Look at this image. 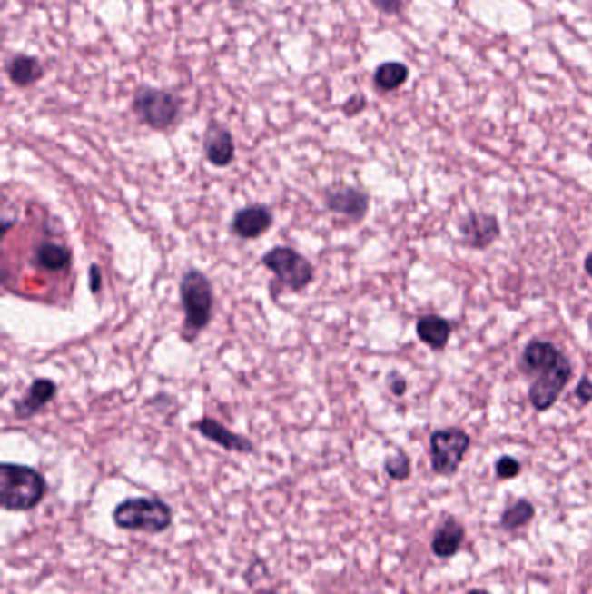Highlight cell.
<instances>
[{"label": "cell", "mask_w": 592, "mask_h": 594, "mask_svg": "<svg viewBox=\"0 0 592 594\" xmlns=\"http://www.w3.org/2000/svg\"><path fill=\"white\" fill-rule=\"evenodd\" d=\"M47 494L45 476L35 468L2 462L0 464V506L5 511L26 513L39 506Z\"/></svg>", "instance_id": "6da1fadb"}, {"label": "cell", "mask_w": 592, "mask_h": 594, "mask_svg": "<svg viewBox=\"0 0 592 594\" xmlns=\"http://www.w3.org/2000/svg\"><path fill=\"white\" fill-rule=\"evenodd\" d=\"M179 296L184 312L183 337L186 342L197 341L212 320L214 312V289L209 277L198 268L184 272L179 282Z\"/></svg>", "instance_id": "7a4b0ae2"}, {"label": "cell", "mask_w": 592, "mask_h": 594, "mask_svg": "<svg viewBox=\"0 0 592 594\" xmlns=\"http://www.w3.org/2000/svg\"><path fill=\"white\" fill-rule=\"evenodd\" d=\"M173 510L160 497H129L113 510V521L122 530L162 534L173 525Z\"/></svg>", "instance_id": "3957f363"}, {"label": "cell", "mask_w": 592, "mask_h": 594, "mask_svg": "<svg viewBox=\"0 0 592 594\" xmlns=\"http://www.w3.org/2000/svg\"><path fill=\"white\" fill-rule=\"evenodd\" d=\"M133 112L153 131L173 127L181 114V99L163 89L141 85L133 98Z\"/></svg>", "instance_id": "277c9868"}, {"label": "cell", "mask_w": 592, "mask_h": 594, "mask_svg": "<svg viewBox=\"0 0 592 594\" xmlns=\"http://www.w3.org/2000/svg\"><path fill=\"white\" fill-rule=\"evenodd\" d=\"M261 261L292 292L304 291L315 278L313 264L292 247H273Z\"/></svg>", "instance_id": "5b68a950"}, {"label": "cell", "mask_w": 592, "mask_h": 594, "mask_svg": "<svg viewBox=\"0 0 592 594\" xmlns=\"http://www.w3.org/2000/svg\"><path fill=\"white\" fill-rule=\"evenodd\" d=\"M471 438L457 428L438 430L431 435V466L436 475L452 476L459 470Z\"/></svg>", "instance_id": "8992f818"}, {"label": "cell", "mask_w": 592, "mask_h": 594, "mask_svg": "<svg viewBox=\"0 0 592 594\" xmlns=\"http://www.w3.org/2000/svg\"><path fill=\"white\" fill-rule=\"evenodd\" d=\"M572 377V363L570 360L561 355L553 367L540 372L537 381L530 386V401L533 409L544 412L551 409L561 391L567 388Z\"/></svg>", "instance_id": "52a82bcc"}, {"label": "cell", "mask_w": 592, "mask_h": 594, "mask_svg": "<svg viewBox=\"0 0 592 594\" xmlns=\"http://www.w3.org/2000/svg\"><path fill=\"white\" fill-rule=\"evenodd\" d=\"M325 207L334 213L346 218L351 219L353 223H358L365 218L369 213V195L353 186H339V188H331L325 192Z\"/></svg>", "instance_id": "ba28073f"}, {"label": "cell", "mask_w": 592, "mask_h": 594, "mask_svg": "<svg viewBox=\"0 0 592 594\" xmlns=\"http://www.w3.org/2000/svg\"><path fill=\"white\" fill-rule=\"evenodd\" d=\"M72 249L66 243L45 238L34 247L30 264L39 272L56 275L66 273L72 268Z\"/></svg>", "instance_id": "9c48e42d"}, {"label": "cell", "mask_w": 592, "mask_h": 594, "mask_svg": "<svg viewBox=\"0 0 592 594\" xmlns=\"http://www.w3.org/2000/svg\"><path fill=\"white\" fill-rule=\"evenodd\" d=\"M273 226V213L262 203H252L238 209L232 219V232L242 240L262 237Z\"/></svg>", "instance_id": "30bf717a"}, {"label": "cell", "mask_w": 592, "mask_h": 594, "mask_svg": "<svg viewBox=\"0 0 592 594\" xmlns=\"http://www.w3.org/2000/svg\"><path fill=\"white\" fill-rule=\"evenodd\" d=\"M58 393V384L53 379L47 377H37L30 384L26 395L13 401V412L18 421H28L37 416L44 411L45 405H49Z\"/></svg>", "instance_id": "8fae6325"}, {"label": "cell", "mask_w": 592, "mask_h": 594, "mask_svg": "<svg viewBox=\"0 0 592 594\" xmlns=\"http://www.w3.org/2000/svg\"><path fill=\"white\" fill-rule=\"evenodd\" d=\"M205 159L214 167H228L235 160L233 134L219 122H211L203 134Z\"/></svg>", "instance_id": "7c38bea8"}, {"label": "cell", "mask_w": 592, "mask_h": 594, "mask_svg": "<svg viewBox=\"0 0 592 594\" xmlns=\"http://www.w3.org/2000/svg\"><path fill=\"white\" fill-rule=\"evenodd\" d=\"M193 430H197L200 435L211 441H214L219 447H222L228 452H238V454H252L254 443L247 440L245 436L237 435L226 426H222L219 421L212 417H202L197 422L192 424Z\"/></svg>", "instance_id": "4fadbf2b"}, {"label": "cell", "mask_w": 592, "mask_h": 594, "mask_svg": "<svg viewBox=\"0 0 592 594\" xmlns=\"http://www.w3.org/2000/svg\"><path fill=\"white\" fill-rule=\"evenodd\" d=\"M460 233L469 247L485 249L500 235L498 219L492 214L473 213L460 223Z\"/></svg>", "instance_id": "5bb4252c"}, {"label": "cell", "mask_w": 592, "mask_h": 594, "mask_svg": "<svg viewBox=\"0 0 592 594\" xmlns=\"http://www.w3.org/2000/svg\"><path fill=\"white\" fill-rule=\"evenodd\" d=\"M5 74L16 87H28L44 77V66L35 56L15 54L5 63Z\"/></svg>", "instance_id": "9a60e30c"}, {"label": "cell", "mask_w": 592, "mask_h": 594, "mask_svg": "<svg viewBox=\"0 0 592 594\" xmlns=\"http://www.w3.org/2000/svg\"><path fill=\"white\" fill-rule=\"evenodd\" d=\"M464 535H466L464 527L457 520H454V518H449L436 530L435 537H433V542H431L433 555L438 556V558H443V559L457 555V551L462 546Z\"/></svg>", "instance_id": "2e32d148"}, {"label": "cell", "mask_w": 592, "mask_h": 594, "mask_svg": "<svg viewBox=\"0 0 592 594\" xmlns=\"http://www.w3.org/2000/svg\"><path fill=\"white\" fill-rule=\"evenodd\" d=\"M563 353H559L554 344L548 341H532L523 353V365L528 372H544L546 369L553 367Z\"/></svg>", "instance_id": "e0dca14e"}, {"label": "cell", "mask_w": 592, "mask_h": 594, "mask_svg": "<svg viewBox=\"0 0 592 594\" xmlns=\"http://www.w3.org/2000/svg\"><path fill=\"white\" fill-rule=\"evenodd\" d=\"M450 332H452V327L445 318L428 315V317L419 318V322H417L419 339L436 350L443 348L449 342Z\"/></svg>", "instance_id": "ac0fdd59"}, {"label": "cell", "mask_w": 592, "mask_h": 594, "mask_svg": "<svg viewBox=\"0 0 592 594\" xmlns=\"http://www.w3.org/2000/svg\"><path fill=\"white\" fill-rule=\"evenodd\" d=\"M409 79V68L403 63L388 61L377 66L374 74L375 85L380 91H395Z\"/></svg>", "instance_id": "d6986e66"}, {"label": "cell", "mask_w": 592, "mask_h": 594, "mask_svg": "<svg viewBox=\"0 0 592 594\" xmlns=\"http://www.w3.org/2000/svg\"><path fill=\"white\" fill-rule=\"evenodd\" d=\"M535 516V508L532 502L527 499H521L514 502L511 508H508L500 516V525L504 530H518L525 525H528Z\"/></svg>", "instance_id": "ffe728a7"}, {"label": "cell", "mask_w": 592, "mask_h": 594, "mask_svg": "<svg viewBox=\"0 0 592 594\" xmlns=\"http://www.w3.org/2000/svg\"><path fill=\"white\" fill-rule=\"evenodd\" d=\"M384 470L390 478H393L396 481H405L409 480V476L412 473V462L405 452H398L396 456L388 457L384 462Z\"/></svg>", "instance_id": "44dd1931"}, {"label": "cell", "mask_w": 592, "mask_h": 594, "mask_svg": "<svg viewBox=\"0 0 592 594\" xmlns=\"http://www.w3.org/2000/svg\"><path fill=\"white\" fill-rule=\"evenodd\" d=\"M495 473L500 480H511L521 473V464L519 460H516L514 457L504 456L500 457L495 462Z\"/></svg>", "instance_id": "7402d4cb"}, {"label": "cell", "mask_w": 592, "mask_h": 594, "mask_svg": "<svg viewBox=\"0 0 592 594\" xmlns=\"http://www.w3.org/2000/svg\"><path fill=\"white\" fill-rule=\"evenodd\" d=\"M365 106H367V98L358 93L342 104V112H344L346 117H355V115L365 110Z\"/></svg>", "instance_id": "603a6c76"}, {"label": "cell", "mask_w": 592, "mask_h": 594, "mask_svg": "<svg viewBox=\"0 0 592 594\" xmlns=\"http://www.w3.org/2000/svg\"><path fill=\"white\" fill-rule=\"evenodd\" d=\"M575 395L580 400V403H589L592 401V381L587 379V377H582V381L578 382L577 390H575Z\"/></svg>", "instance_id": "cb8c5ba5"}, {"label": "cell", "mask_w": 592, "mask_h": 594, "mask_svg": "<svg viewBox=\"0 0 592 594\" xmlns=\"http://www.w3.org/2000/svg\"><path fill=\"white\" fill-rule=\"evenodd\" d=\"M375 7L386 15H395L401 9L400 0H374Z\"/></svg>", "instance_id": "d4e9b609"}, {"label": "cell", "mask_w": 592, "mask_h": 594, "mask_svg": "<svg viewBox=\"0 0 592 594\" xmlns=\"http://www.w3.org/2000/svg\"><path fill=\"white\" fill-rule=\"evenodd\" d=\"M89 283H91V292L98 294L99 291H101V283H103V275H101V268L96 264H91Z\"/></svg>", "instance_id": "484cf974"}, {"label": "cell", "mask_w": 592, "mask_h": 594, "mask_svg": "<svg viewBox=\"0 0 592 594\" xmlns=\"http://www.w3.org/2000/svg\"><path fill=\"white\" fill-rule=\"evenodd\" d=\"M390 379H391V381H390V388H391L393 395H405V391H407V381H405L403 377L396 376V374H391Z\"/></svg>", "instance_id": "4316f807"}, {"label": "cell", "mask_w": 592, "mask_h": 594, "mask_svg": "<svg viewBox=\"0 0 592 594\" xmlns=\"http://www.w3.org/2000/svg\"><path fill=\"white\" fill-rule=\"evenodd\" d=\"M586 272H587L589 277L592 278V252L587 256V259H586Z\"/></svg>", "instance_id": "83f0119b"}, {"label": "cell", "mask_w": 592, "mask_h": 594, "mask_svg": "<svg viewBox=\"0 0 592 594\" xmlns=\"http://www.w3.org/2000/svg\"><path fill=\"white\" fill-rule=\"evenodd\" d=\"M468 594H492V593H488L487 589H471V591H469V593Z\"/></svg>", "instance_id": "f1b7e54d"}, {"label": "cell", "mask_w": 592, "mask_h": 594, "mask_svg": "<svg viewBox=\"0 0 592 594\" xmlns=\"http://www.w3.org/2000/svg\"><path fill=\"white\" fill-rule=\"evenodd\" d=\"M261 594H278V593H275V591H264V593H261Z\"/></svg>", "instance_id": "f546056e"}, {"label": "cell", "mask_w": 592, "mask_h": 594, "mask_svg": "<svg viewBox=\"0 0 592 594\" xmlns=\"http://www.w3.org/2000/svg\"><path fill=\"white\" fill-rule=\"evenodd\" d=\"M233 2H245V0H233Z\"/></svg>", "instance_id": "4dcf8cb0"}]
</instances>
